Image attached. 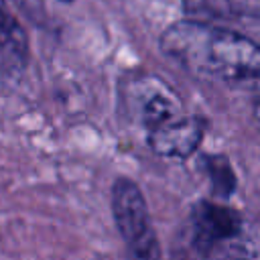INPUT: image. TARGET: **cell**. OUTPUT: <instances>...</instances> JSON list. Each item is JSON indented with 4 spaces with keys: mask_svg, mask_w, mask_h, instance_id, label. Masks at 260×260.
<instances>
[{
    "mask_svg": "<svg viewBox=\"0 0 260 260\" xmlns=\"http://www.w3.org/2000/svg\"><path fill=\"white\" fill-rule=\"evenodd\" d=\"M28 37L6 0H0V65L10 73H20L28 65Z\"/></svg>",
    "mask_w": 260,
    "mask_h": 260,
    "instance_id": "6",
    "label": "cell"
},
{
    "mask_svg": "<svg viewBox=\"0 0 260 260\" xmlns=\"http://www.w3.org/2000/svg\"><path fill=\"white\" fill-rule=\"evenodd\" d=\"M207 171H209V177L213 181V189L215 193H221V195H228L236 181H234V173L228 165V160L223 156H211L207 158Z\"/></svg>",
    "mask_w": 260,
    "mask_h": 260,
    "instance_id": "7",
    "label": "cell"
},
{
    "mask_svg": "<svg viewBox=\"0 0 260 260\" xmlns=\"http://www.w3.org/2000/svg\"><path fill=\"white\" fill-rule=\"evenodd\" d=\"M240 215L211 201H199L191 211V234L193 246L201 254H211V250L240 234Z\"/></svg>",
    "mask_w": 260,
    "mask_h": 260,
    "instance_id": "4",
    "label": "cell"
},
{
    "mask_svg": "<svg viewBox=\"0 0 260 260\" xmlns=\"http://www.w3.org/2000/svg\"><path fill=\"white\" fill-rule=\"evenodd\" d=\"M120 102L132 122L146 134L156 132L185 116L179 95L152 73L130 75L120 85Z\"/></svg>",
    "mask_w": 260,
    "mask_h": 260,
    "instance_id": "2",
    "label": "cell"
},
{
    "mask_svg": "<svg viewBox=\"0 0 260 260\" xmlns=\"http://www.w3.org/2000/svg\"><path fill=\"white\" fill-rule=\"evenodd\" d=\"M59 2H67V4H71V2H75V0H59Z\"/></svg>",
    "mask_w": 260,
    "mask_h": 260,
    "instance_id": "10",
    "label": "cell"
},
{
    "mask_svg": "<svg viewBox=\"0 0 260 260\" xmlns=\"http://www.w3.org/2000/svg\"><path fill=\"white\" fill-rule=\"evenodd\" d=\"M183 8L191 18H219L228 12V0H183Z\"/></svg>",
    "mask_w": 260,
    "mask_h": 260,
    "instance_id": "8",
    "label": "cell"
},
{
    "mask_svg": "<svg viewBox=\"0 0 260 260\" xmlns=\"http://www.w3.org/2000/svg\"><path fill=\"white\" fill-rule=\"evenodd\" d=\"M158 45L167 59L195 77L260 91V45L244 35L187 18L167 26Z\"/></svg>",
    "mask_w": 260,
    "mask_h": 260,
    "instance_id": "1",
    "label": "cell"
},
{
    "mask_svg": "<svg viewBox=\"0 0 260 260\" xmlns=\"http://www.w3.org/2000/svg\"><path fill=\"white\" fill-rule=\"evenodd\" d=\"M203 138V124L197 118L183 116L177 122L146 134L150 150L165 158H187L195 152Z\"/></svg>",
    "mask_w": 260,
    "mask_h": 260,
    "instance_id": "5",
    "label": "cell"
},
{
    "mask_svg": "<svg viewBox=\"0 0 260 260\" xmlns=\"http://www.w3.org/2000/svg\"><path fill=\"white\" fill-rule=\"evenodd\" d=\"M112 215L116 228L126 244V250L134 258H158L160 246L150 221L148 205L140 187L128 179L118 177L112 183Z\"/></svg>",
    "mask_w": 260,
    "mask_h": 260,
    "instance_id": "3",
    "label": "cell"
},
{
    "mask_svg": "<svg viewBox=\"0 0 260 260\" xmlns=\"http://www.w3.org/2000/svg\"><path fill=\"white\" fill-rule=\"evenodd\" d=\"M14 6L32 22L41 24L47 16V10H45V0H12Z\"/></svg>",
    "mask_w": 260,
    "mask_h": 260,
    "instance_id": "9",
    "label": "cell"
}]
</instances>
